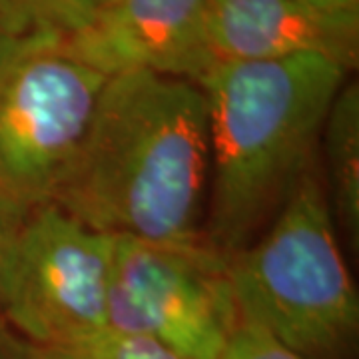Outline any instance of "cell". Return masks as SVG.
<instances>
[{
  "instance_id": "cell-1",
  "label": "cell",
  "mask_w": 359,
  "mask_h": 359,
  "mask_svg": "<svg viewBox=\"0 0 359 359\" xmlns=\"http://www.w3.org/2000/svg\"><path fill=\"white\" fill-rule=\"evenodd\" d=\"M208 186L210 134L200 86L134 70L106 78L50 204L110 236L202 248Z\"/></svg>"
},
{
  "instance_id": "cell-2",
  "label": "cell",
  "mask_w": 359,
  "mask_h": 359,
  "mask_svg": "<svg viewBox=\"0 0 359 359\" xmlns=\"http://www.w3.org/2000/svg\"><path fill=\"white\" fill-rule=\"evenodd\" d=\"M347 70L320 54L216 62L196 84L208 108L204 244L228 259L269 226L313 162Z\"/></svg>"
},
{
  "instance_id": "cell-3",
  "label": "cell",
  "mask_w": 359,
  "mask_h": 359,
  "mask_svg": "<svg viewBox=\"0 0 359 359\" xmlns=\"http://www.w3.org/2000/svg\"><path fill=\"white\" fill-rule=\"evenodd\" d=\"M226 276L240 320L264 327L304 358L332 355L358 334V292L313 166L268 228L226 259Z\"/></svg>"
},
{
  "instance_id": "cell-4",
  "label": "cell",
  "mask_w": 359,
  "mask_h": 359,
  "mask_svg": "<svg viewBox=\"0 0 359 359\" xmlns=\"http://www.w3.org/2000/svg\"><path fill=\"white\" fill-rule=\"evenodd\" d=\"M106 76L60 39L0 34V202L26 216L52 202Z\"/></svg>"
},
{
  "instance_id": "cell-5",
  "label": "cell",
  "mask_w": 359,
  "mask_h": 359,
  "mask_svg": "<svg viewBox=\"0 0 359 359\" xmlns=\"http://www.w3.org/2000/svg\"><path fill=\"white\" fill-rule=\"evenodd\" d=\"M116 236L46 204L26 214L6 264L0 311L40 347H65L108 330Z\"/></svg>"
},
{
  "instance_id": "cell-6",
  "label": "cell",
  "mask_w": 359,
  "mask_h": 359,
  "mask_svg": "<svg viewBox=\"0 0 359 359\" xmlns=\"http://www.w3.org/2000/svg\"><path fill=\"white\" fill-rule=\"evenodd\" d=\"M108 330L152 339L184 359H219L240 323L226 259L116 236Z\"/></svg>"
},
{
  "instance_id": "cell-7",
  "label": "cell",
  "mask_w": 359,
  "mask_h": 359,
  "mask_svg": "<svg viewBox=\"0 0 359 359\" xmlns=\"http://www.w3.org/2000/svg\"><path fill=\"white\" fill-rule=\"evenodd\" d=\"M60 42L106 78L146 70L196 84L216 65L208 42V0H108L82 30Z\"/></svg>"
},
{
  "instance_id": "cell-8",
  "label": "cell",
  "mask_w": 359,
  "mask_h": 359,
  "mask_svg": "<svg viewBox=\"0 0 359 359\" xmlns=\"http://www.w3.org/2000/svg\"><path fill=\"white\" fill-rule=\"evenodd\" d=\"M208 42L216 62L320 54L349 72L358 65L359 14L304 0H208Z\"/></svg>"
},
{
  "instance_id": "cell-9",
  "label": "cell",
  "mask_w": 359,
  "mask_h": 359,
  "mask_svg": "<svg viewBox=\"0 0 359 359\" xmlns=\"http://www.w3.org/2000/svg\"><path fill=\"white\" fill-rule=\"evenodd\" d=\"M327 202L347 242L359 244V86L347 82L337 92L323 124Z\"/></svg>"
},
{
  "instance_id": "cell-10",
  "label": "cell",
  "mask_w": 359,
  "mask_h": 359,
  "mask_svg": "<svg viewBox=\"0 0 359 359\" xmlns=\"http://www.w3.org/2000/svg\"><path fill=\"white\" fill-rule=\"evenodd\" d=\"M108 0H0V34L65 40L82 30Z\"/></svg>"
},
{
  "instance_id": "cell-11",
  "label": "cell",
  "mask_w": 359,
  "mask_h": 359,
  "mask_svg": "<svg viewBox=\"0 0 359 359\" xmlns=\"http://www.w3.org/2000/svg\"><path fill=\"white\" fill-rule=\"evenodd\" d=\"M42 351L46 359H184L152 339L114 330H104L65 347H42Z\"/></svg>"
},
{
  "instance_id": "cell-12",
  "label": "cell",
  "mask_w": 359,
  "mask_h": 359,
  "mask_svg": "<svg viewBox=\"0 0 359 359\" xmlns=\"http://www.w3.org/2000/svg\"><path fill=\"white\" fill-rule=\"evenodd\" d=\"M219 359H308L256 323L240 320Z\"/></svg>"
},
{
  "instance_id": "cell-13",
  "label": "cell",
  "mask_w": 359,
  "mask_h": 359,
  "mask_svg": "<svg viewBox=\"0 0 359 359\" xmlns=\"http://www.w3.org/2000/svg\"><path fill=\"white\" fill-rule=\"evenodd\" d=\"M0 359H46L42 347L16 334L6 321L0 320Z\"/></svg>"
},
{
  "instance_id": "cell-14",
  "label": "cell",
  "mask_w": 359,
  "mask_h": 359,
  "mask_svg": "<svg viewBox=\"0 0 359 359\" xmlns=\"http://www.w3.org/2000/svg\"><path fill=\"white\" fill-rule=\"evenodd\" d=\"M25 216L16 214L8 205L0 202V297H2V283H4V273H6V264L11 257L14 236L20 226Z\"/></svg>"
},
{
  "instance_id": "cell-15",
  "label": "cell",
  "mask_w": 359,
  "mask_h": 359,
  "mask_svg": "<svg viewBox=\"0 0 359 359\" xmlns=\"http://www.w3.org/2000/svg\"><path fill=\"white\" fill-rule=\"evenodd\" d=\"M311 6L334 14H359V0H304Z\"/></svg>"
}]
</instances>
